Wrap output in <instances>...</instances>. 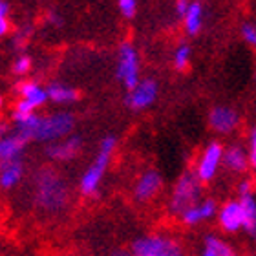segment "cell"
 <instances>
[{
	"mask_svg": "<svg viewBox=\"0 0 256 256\" xmlns=\"http://www.w3.org/2000/svg\"><path fill=\"white\" fill-rule=\"evenodd\" d=\"M116 144H118V139L114 138V136H108V138H104L101 141V146H99L96 160H94V163L86 168V172L80 178V192L82 194L92 196V194L97 192V188H99V185L102 182V176H104V172H106L108 165H110Z\"/></svg>",
	"mask_w": 256,
	"mask_h": 256,
	"instance_id": "cell-1",
	"label": "cell"
},
{
	"mask_svg": "<svg viewBox=\"0 0 256 256\" xmlns=\"http://www.w3.org/2000/svg\"><path fill=\"white\" fill-rule=\"evenodd\" d=\"M74 126H75V118L74 114L70 112H57V114H52V116H46V118L38 116L30 139L55 143V141L68 138L70 134H72V130H74Z\"/></svg>",
	"mask_w": 256,
	"mask_h": 256,
	"instance_id": "cell-2",
	"label": "cell"
},
{
	"mask_svg": "<svg viewBox=\"0 0 256 256\" xmlns=\"http://www.w3.org/2000/svg\"><path fill=\"white\" fill-rule=\"evenodd\" d=\"M66 185L55 172L42 170L37 178V202L44 208H60L66 202Z\"/></svg>",
	"mask_w": 256,
	"mask_h": 256,
	"instance_id": "cell-3",
	"label": "cell"
},
{
	"mask_svg": "<svg viewBox=\"0 0 256 256\" xmlns=\"http://www.w3.org/2000/svg\"><path fill=\"white\" fill-rule=\"evenodd\" d=\"M130 256H182V246L170 236L150 234L134 242Z\"/></svg>",
	"mask_w": 256,
	"mask_h": 256,
	"instance_id": "cell-4",
	"label": "cell"
},
{
	"mask_svg": "<svg viewBox=\"0 0 256 256\" xmlns=\"http://www.w3.org/2000/svg\"><path fill=\"white\" fill-rule=\"evenodd\" d=\"M202 200V182L196 178L194 172H187L178 180L174 192H172L170 208L172 212L182 214L185 208L192 207L194 203Z\"/></svg>",
	"mask_w": 256,
	"mask_h": 256,
	"instance_id": "cell-5",
	"label": "cell"
},
{
	"mask_svg": "<svg viewBox=\"0 0 256 256\" xmlns=\"http://www.w3.org/2000/svg\"><path fill=\"white\" fill-rule=\"evenodd\" d=\"M118 79L126 86V90H132L139 80V55L134 44L123 42L119 46L118 68H116Z\"/></svg>",
	"mask_w": 256,
	"mask_h": 256,
	"instance_id": "cell-6",
	"label": "cell"
},
{
	"mask_svg": "<svg viewBox=\"0 0 256 256\" xmlns=\"http://www.w3.org/2000/svg\"><path fill=\"white\" fill-rule=\"evenodd\" d=\"M158 94H160L158 82L154 79H143L139 80L132 90H128L126 97H124V102L132 110H144L150 104H154V101L158 99Z\"/></svg>",
	"mask_w": 256,
	"mask_h": 256,
	"instance_id": "cell-7",
	"label": "cell"
},
{
	"mask_svg": "<svg viewBox=\"0 0 256 256\" xmlns=\"http://www.w3.org/2000/svg\"><path fill=\"white\" fill-rule=\"evenodd\" d=\"M222 156H224V146L218 141H212L205 146L202 158L198 161L196 172H194L200 182H210L216 176V172L222 165Z\"/></svg>",
	"mask_w": 256,
	"mask_h": 256,
	"instance_id": "cell-8",
	"label": "cell"
},
{
	"mask_svg": "<svg viewBox=\"0 0 256 256\" xmlns=\"http://www.w3.org/2000/svg\"><path fill=\"white\" fill-rule=\"evenodd\" d=\"M240 123V116L229 106H216L208 114V124L218 134H230Z\"/></svg>",
	"mask_w": 256,
	"mask_h": 256,
	"instance_id": "cell-9",
	"label": "cell"
},
{
	"mask_svg": "<svg viewBox=\"0 0 256 256\" xmlns=\"http://www.w3.org/2000/svg\"><path fill=\"white\" fill-rule=\"evenodd\" d=\"M80 146H82V141L79 136H70V138H64L50 144L46 154L54 161H70L79 154Z\"/></svg>",
	"mask_w": 256,
	"mask_h": 256,
	"instance_id": "cell-10",
	"label": "cell"
},
{
	"mask_svg": "<svg viewBox=\"0 0 256 256\" xmlns=\"http://www.w3.org/2000/svg\"><path fill=\"white\" fill-rule=\"evenodd\" d=\"M161 185H163V180H161L160 172L156 170L144 172L143 176L138 180V183H136L134 196H136L138 202H150L161 190Z\"/></svg>",
	"mask_w": 256,
	"mask_h": 256,
	"instance_id": "cell-11",
	"label": "cell"
},
{
	"mask_svg": "<svg viewBox=\"0 0 256 256\" xmlns=\"http://www.w3.org/2000/svg\"><path fill=\"white\" fill-rule=\"evenodd\" d=\"M216 212H218V207H216L214 200H200L192 207L185 208L180 216H182L183 224L198 225L202 224V222H205V220H210Z\"/></svg>",
	"mask_w": 256,
	"mask_h": 256,
	"instance_id": "cell-12",
	"label": "cell"
},
{
	"mask_svg": "<svg viewBox=\"0 0 256 256\" xmlns=\"http://www.w3.org/2000/svg\"><path fill=\"white\" fill-rule=\"evenodd\" d=\"M220 225L225 232H238L242 229V207L238 200H230L222 208H218Z\"/></svg>",
	"mask_w": 256,
	"mask_h": 256,
	"instance_id": "cell-13",
	"label": "cell"
},
{
	"mask_svg": "<svg viewBox=\"0 0 256 256\" xmlns=\"http://www.w3.org/2000/svg\"><path fill=\"white\" fill-rule=\"evenodd\" d=\"M26 143H28L26 139L20 138L18 134L0 138V165L18 160V156L22 154V150H24Z\"/></svg>",
	"mask_w": 256,
	"mask_h": 256,
	"instance_id": "cell-14",
	"label": "cell"
},
{
	"mask_svg": "<svg viewBox=\"0 0 256 256\" xmlns=\"http://www.w3.org/2000/svg\"><path fill=\"white\" fill-rule=\"evenodd\" d=\"M222 161H224L225 168L230 172H246L249 168L246 148H242L238 144H232L229 148H224Z\"/></svg>",
	"mask_w": 256,
	"mask_h": 256,
	"instance_id": "cell-15",
	"label": "cell"
},
{
	"mask_svg": "<svg viewBox=\"0 0 256 256\" xmlns=\"http://www.w3.org/2000/svg\"><path fill=\"white\" fill-rule=\"evenodd\" d=\"M18 94H20L22 101L26 102V104H30L33 110L38 106H42V104H46V101H48L46 90H44L40 84L33 82V80L22 82V84L18 86Z\"/></svg>",
	"mask_w": 256,
	"mask_h": 256,
	"instance_id": "cell-16",
	"label": "cell"
},
{
	"mask_svg": "<svg viewBox=\"0 0 256 256\" xmlns=\"http://www.w3.org/2000/svg\"><path fill=\"white\" fill-rule=\"evenodd\" d=\"M24 174V166H22L20 160L10 161L0 165V187L2 188H13L18 185Z\"/></svg>",
	"mask_w": 256,
	"mask_h": 256,
	"instance_id": "cell-17",
	"label": "cell"
},
{
	"mask_svg": "<svg viewBox=\"0 0 256 256\" xmlns=\"http://www.w3.org/2000/svg\"><path fill=\"white\" fill-rule=\"evenodd\" d=\"M46 96H48L50 101L57 102V104H68V102H74L79 99V92L72 88L68 84H60V82H54V84L48 86L46 90Z\"/></svg>",
	"mask_w": 256,
	"mask_h": 256,
	"instance_id": "cell-18",
	"label": "cell"
},
{
	"mask_svg": "<svg viewBox=\"0 0 256 256\" xmlns=\"http://www.w3.org/2000/svg\"><path fill=\"white\" fill-rule=\"evenodd\" d=\"M183 26L188 35H198L203 26V8L200 2H190L187 13L183 15Z\"/></svg>",
	"mask_w": 256,
	"mask_h": 256,
	"instance_id": "cell-19",
	"label": "cell"
},
{
	"mask_svg": "<svg viewBox=\"0 0 256 256\" xmlns=\"http://www.w3.org/2000/svg\"><path fill=\"white\" fill-rule=\"evenodd\" d=\"M240 207H242V229H246L247 232L254 234L256 230V200L254 196H246L240 198Z\"/></svg>",
	"mask_w": 256,
	"mask_h": 256,
	"instance_id": "cell-20",
	"label": "cell"
},
{
	"mask_svg": "<svg viewBox=\"0 0 256 256\" xmlns=\"http://www.w3.org/2000/svg\"><path fill=\"white\" fill-rule=\"evenodd\" d=\"M203 256H236V251L218 236H207L203 244Z\"/></svg>",
	"mask_w": 256,
	"mask_h": 256,
	"instance_id": "cell-21",
	"label": "cell"
},
{
	"mask_svg": "<svg viewBox=\"0 0 256 256\" xmlns=\"http://www.w3.org/2000/svg\"><path fill=\"white\" fill-rule=\"evenodd\" d=\"M190 62V46L188 44H180L174 52V66L178 70H185Z\"/></svg>",
	"mask_w": 256,
	"mask_h": 256,
	"instance_id": "cell-22",
	"label": "cell"
},
{
	"mask_svg": "<svg viewBox=\"0 0 256 256\" xmlns=\"http://www.w3.org/2000/svg\"><path fill=\"white\" fill-rule=\"evenodd\" d=\"M118 8L124 18H134L136 13H138V4H136V0H119Z\"/></svg>",
	"mask_w": 256,
	"mask_h": 256,
	"instance_id": "cell-23",
	"label": "cell"
},
{
	"mask_svg": "<svg viewBox=\"0 0 256 256\" xmlns=\"http://www.w3.org/2000/svg\"><path fill=\"white\" fill-rule=\"evenodd\" d=\"M30 68H32V59H30L28 55H20V57L15 60V64H13V72H15L16 75H26L28 72H30Z\"/></svg>",
	"mask_w": 256,
	"mask_h": 256,
	"instance_id": "cell-24",
	"label": "cell"
},
{
	"mask_svg": "<svg viewBox=\"0 0 256 256\" xmlns=\"http://www.w3.org/2000/svg\"><path fill=\"white\" fill-rule=\"evenodd\" d=\"M247 152V161H249V166L254 168L256 165V130L252 128L251 136H249V148L246 150Z\"/></svg>",
	"mask_w": 256,
	"mask_h": 256,
	"instance_id": "cell-25",
	"label": "cell"
},
{
	"mask_svg": "<svg viewBox=\"0 0 256 256\" xmlns=\"http://www.w3.org/2000/svg\"><path fill=\"white\" fill-rule=\"evenodd\" d=\"M8 11H10V6L0 0V37L8 33L10 30V22H8Z\"/></svg>",
	"mask_w": 256,
	"mask_h": 256,
	"instance_id": "cell-26",
	"label": "cell"
},
{
	"mask_svg": "<svg viewBox=\"0 0 256 256\" xmlns=\"http://www.w3.org/2000/svg\"><path fill=\"white\" fill-rule=\"evenodd\" d=\"M242 35H244L247 44H251V46L256 44V26L252 22H246V24L242 26Z\"/></svg>",
	"mask_w": 256,
	"mask_h": 256,
	"instance_id": "cell-27",
	"label": "cell"
},
{
	"mask_svg": "<svg viewBox=\"0 0 256 256\" xmlns=\"http://www.w3.org/2000/svg\"><path fill=\"white\" fill-rule=\"evenodd\" d=\"M238 194H240V198L252 196V182L251 180H244V182H240V185H238Z\"/></svg>",
	"mask_w": 256,
	"mask_h": 256,
	"instance_id": "cell-28",
	"label": "cell"
},
{
	"mask_svg": "<svg viewBox=\"0 0 256 256\" xmlns=\"http://www.w3.org/2000/svg\"><path fill=\"white\" fill-rule=\"evenodd\" d=\"M188 4L190 2H187V0H180V2H176V13L178 15H185L187 13V8H188Z\"/></svg>",
	"mask_w": 256,
	"mask_h": 256,
	"instance_id": "cell-29",
	"label": "cell"
},
{
	"mask_svg": "<svg viewBox=\"0 0 256 256\" xmlns=\"http://www.w3.org/2000/svg\"><path fill=\"white\" fill-rule=\"evenodd\" d=\"M50 18H52L50 22H54V24H60V22H62V20H60V16L55 15V13H50Z\"/></svg>",
	"mask_w": 256,
	"mask_h": 256,
	"instance_id": "cell-30",
	"label": "cell"
},
{
	"mask_svg": "<svg viewBox=\"0 0 256 256\" xmlns=\"http://www.w3.org/2000/svg\"><path fill=\"white\" fill-rule=\"evenodd\" d=\"M4 134H6V124L2 123V119H0V138H4Z\"/></svg>",
	"mask_w": 256,
	"mask_h": 256,
	"instance_id": "cell-31",
	"label": "cell"
},
{
	"mask_svg": "<svg viewBox=\"0 0 256 256\" xmlns=\"http://www.w3.org/2000/svg\"><path fill=\"white\" fill-rule=\"evenodd\" d=\"M114 256H130V252H126V251H118Z\"/></svg>",
	"mask_w": 256,
	"mask_h": 256,
	"instance_id": "cell-32",
	"label": "cell"
},
{
	"mask_svg": "<svg viewBox=\"0 0 256 256\" xmlns=\"http://www.w3.org/2000/svg\"><path fill=\"white\" fill-rule=\"evenodd\" d=\"M2 106H4V97L0 96V108H2Z\"/></svg>",
	"mask_w": 256,
	"mask_h": 256,
	"instance_id": "cell-33",
	"label": "cell"
}]
</instances>
